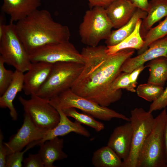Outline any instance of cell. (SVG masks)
<instances>
[{
	"label": "cell",
	"mask_w": 167,
	"mask_h": 167,
	"mask_svg": "<svg viewBox=\"0 0 167 167\" xmlns=\"http://www.w3.org/2000/svg\"><path fill=\"white\" fill-rule=\"evenodd\" d=\"M16 31L29 54L50 44L69 41L68 26L54 21L47 10H38L15 24Z\"/></svg>",
	"instance_id": "2"
},
{
	"label": "cell",
	"mask_w": 167,
	"mask_h": 167,
	"mask_svg": "<svg viewBox=\"0 0 167 167\" xmlns=\"http://www.w3.org/2000/svg\"><path fill=\"white\" fill-rule=\"evenodd\" d=\"M41 5V0H3L1 10L10 16V22L14 23L26 17Z\"/></svg>",
	"instance_id": "15"
},
{
	"label": "cell",
	"mask_w": 167,
	"mask_h": 167,
	"mask_svg": "<svg viewBox=\"0 0 167 167\" xmlns=\"http://www.w3.org/2000/svg\"></svg>",
	"instance_id": "39"
},
{
	"label": "cell",
	"mask_w": 167,
	"mask_h": 167,
	"mask_svg": "<svg viewBox=\"0 0 167 167\" xmlns=\"http://www.w3.org/2000/svg\"><path fill=\"white\" fill-rule=\"evenodd\" d=\"M24 167H44L43 161L38 153L29 154L28 157L23 161Z\"/></svg>",
	"instance_id": "32"
},
{
	"label": "cell",
	"mask_w": 167,
	"mask_h": 167,
	"mask_svg": "<svg viewBox=\"0 0 167 167\" xmlns=\"http://www.w3.org/2000/svg\"><path fill=\"white\" fill-rule=\"evenodd\" d=\"M106 47L101 45L82 49L84 67L71 89L80 96L108 107L122 96V89L113 91L111 85L121 72L123 63L131 57L135 49H126L108 55Z\"/></svg>",
	"instance_id": "1"
},
{
	"label": "cell",
	"mask_w": 167,
	"mask_h": 167,
	"mask_svg": "<svg viewBox=\"0 0 167 167\" xmlns=\"http://www.w3.org/2000/svg\"><path fill=\"white\" fill-rule=\"evenodd\" d=\"M24 73L15 70L14 71L12 81L8 87L0 97V107L8 108L13 120L16 121L18 114L13 104L17 93L23 90Z\"/></svg>",
	"instance_id": "19"
},
{
	"label": "cell",
	"mask_w": 167,
	"mask_h": 167,
	"mask_svg": "<svg viewBox=\"0 0 167 167\" xmlns=\"http://www.w3.org/2000/svg\"><path fill=\"white\" fill-rule=\"evenodd\" d=\"M91 8L98 6L106 8L115 0H87Z\"/></svg>",
	"instance_id": "35"
},
{
	"label": "cell",
	"mask_w": 167,
	"mask_h": 167,
	"mask_svg": "<svg viewBox=\"0 0 167 167\" xmlns=\"http://www.w3.org/2000/svg\"><path fill=\"white\" fill-rule=\"evenodd\" d=\"M5 64L0 56V96H1L11 83L13 79L14 71L7 70L5 67Z\"/></svg>",
	"instance_id": "30"
},
{
	"label": "cell",
	"mask_w": 167,
	"mask_h": 167,
	"mask_svg": "<svg viewBox=\"0 0 167 167\" xmlns=\"http://www.w3.org/2000/svg\"><path fill=\"white\" fill-rule=\"evenodd\" d=\"M146 66L149 71L147 82L163 87L167 81V58L154 59L149 61Z\"/></svg>",
	"instance_id": "24"
},
{
	"label": "cell",
	"mask_w": 167,
	"mask_h": 167,
	"mask_svg": "<svg viewBox=\"0 0 167 167\" xmlns=\"http://www.w3.org/2000/svg\"><path fill=\"white\" fill-rule=\"evenodd\" d=\"M130 73L121 72L113 81L111 89L113 91H117L125 89L128 91L135 92V88L132 86L129 79Z\"/></svg>",
	"instance_id": "29"
},
{
	"label": "cell",
	"mask_w": 167,
	"mask_h": 167,
	"mask_svg": "<svg viewBox=\"0 0 167 167\" xmlns=\"http://www.w3.org/2000/svg\"><path fill=\"white\" fill-rule=\"evenodd\" d=\"M137 8L127 0H115L105 10L113 28L117 29L130 20Z\"/></svg>",
	"instance_id": "16"
},
{
	"label": "cell",
	"mask_w": 167,
	"mask_h": 167,
	"mask_svg": "<svg viewBox=\"0 0 167 167\" xmlns=\"http://www.w3.org/2000/svg\"><path fill=\"white\" fill-rule=\"evenodd\" d=\"M161 57H167V35L152 43L142 54L127 59L122 65L120 71L130 73L146 62Z\"/></svg>",
	"instance_id": "13"
},
{
	"label": "cell",
	"mask_w": 167,
	"mask_h": 167,
	"mask_svg": "<svg viewBox=\"0 0 167 167\" xmlns=\"http://www.w3.org/2000/svg\"><path fill=\"white\" fill-rule=\"evenodd\" d=\"M129 118L133 131L131 146L129 155L122 161V167H136L139 152L152 130L155 119L152 113L142 108L131 110Z\"/></svg>",
	"instance_id": "8"
},
{
	"label": "cell",
	"mask_w": 167,
	"mask_h": 167,
	"mask_svg": "<svg viewBox=\"0 0 167 167\" xmlns=\"http://www.w3.org/2000/svg\"><path fill=\"white\" fill-rule=\"evenodd\" d=\"M49 102L55 108L62 110L71 108L77 109L101 120L109 121L117 118L130 121V118L124 115L80 96L71 89L51 99Z\"/></svg>",
	"instance_id": "5"
},
{
	"label": "cell",
	"mask_w": 167,
	"mask_h": 167,
	"mask_svg": "<svg viewBox=\"0 0 167 167\" xmlns=\"http://www.w3.org/2000/svg\"><path fill=\"white\" fill-rule=\"evenodd\" d=\"M40 140L32 142L27 146L24 151H17L7 155L6 167H21L24 160V155L29 149L36 145H39Z\"/></svg>",
	"instance_id": "28"
},
{
	"label": "cell",
	"mask_w": 167,
	"mask_h": 167,
	"mask_svg": "<svg viewBox=\"0 0 167 167\" xmlns=\"http://www.w3.org/2000/svg\"><path fill=\"white\" fill-rule=\"evenodd\" d=\"M166 109L155 118L152 129L139 152L136 167H167L164 135Z\"/></svg>",
	"instance_id": "3"
},
{
	"label": "cell",
	"mask_w": 167,
	"mask_h": 167,
	"mask_svg": "<svg viewBox=\"0 0 167 167\" xmlns=\"http://www.w3.org/2000/svg\"><path fill=\"white\" fill-rule=\"evenodd\" d=\"M164 141L165 157L167 167V115L166 118L165 128Z\"/></svg>",
	"instance_id": "37"
},
{
	"label": "cell",
	"mask_w": 167,
	"mask_h": 167,
	"mask_svg": "<svg viewBox=\"0 0 167 167\" xmlns=\"http://www.w3.org/2000/svg\"><path fill=\"white\" fill-rule=\"evenodd\" d=\"M167 106V86L161 96L150 105L148 111H153L165 108Z\"/></svg>",
	"instance_id": "31"
},
{
	"label": "cell",
	"mask_w": 167,
	"mask_h": 167,
	"mask_svg": "<svg viewBox=\"0 0 167 167\" xmlns=\"http://www.w3.org/2000/svg\"><path fill=\"white\" fill-rule=\"evenodd\" d=\"M146 17L142 20L140 33L143 38L147 32L156 23L167 17V0L149 1Z\"/></svg>",
	"instance_id": "20"
},
{
	"label": "cell",
	"mask_w": 167,
	"mask_h": 167,
	"mask_svg": "<svg viewBox=\"0 0 167 167\" xmlns=\"http://www.w3.org/2000/svg\"><path fill=\"white\" fill-rule=\"evenodd\" d=\"M167 35V17L156 26L151 28L143 37L144 44L143 47L138 50L139 54L146 50L153 42Z\"/></svg>",
	"instance_id": "26"
},
{
	"label": "cell",
	"mask_w": 167,
	"mask_h": 167,
	"mask_svg": "<svg viewBox=\"0 0 167 167\" xmlns=\"http://www.w3.org/2000/svg\"><path fill=\"white\" fill-rule=\"evenodd\" d=\"M83 67L84 64L74 62L54 63L47 80L36 95L49 101L71 89Z\"/></svg>",
	"instance_id": "4"
},
{
	"label": "cell",
	"mask_w": 167,
	"mask_h": 167,
	"mask_svg": "<svg viewBox=\"0 0 167 167\" xmlns=\"http://www.w3.org/2000/svg\"><path fill=\"white\" fill-rule=\"evenodd\" d=\"M142 19L138 21L135 28L132 33L119 43L112 46H107L105 52L110 55L122 50L132 49L138 50L143 46L144 41L140 33Z\"/></svg>",
	"instance_id": "22"
},
{
	"label": "cell",
	"mask_w": 167,
	"mask_h": 167,
	"mask_svg": "<svg viewBox=\"0 0 167 167\" xmlns=\"http://www.w3.org/2000/svg\"><path fill=\"white\" fill-rule=\"evenodd\" d=\"M147 67L144 65L139 66L130 73L129 79L132 86L135 88L138 84L137 79L140 73Z\"/></svg>",
	"instance_id": "34"
},
{
	"label": "cell",
	"mask_w": 167,
	"mask_h": 167,
	"mask_svg": "<svg viewBox=\"0 0 167 167\" xmlns=\"http://www.w3.org/2000/svg\"><path fill=\"white\" fill-rule=\"evenodd\" d=\"M164 88L162 86L148 83L138 86L136 92L139 97L149 102H153L162 94Z\"/></svg>",
	"instance_id": "27"
},
{
	"label": "cell",
	"mask_w": 167,
	"mask_h": 167,
	"mask_svg": "<svg viewBox=\"0 0 167 167\" xmlns=\"http://www.w3.org/2000/svg\"><path fill=\"white\" fill-rule=\"evenodd\" d=\"M58 111L60 116L59 122L53 129L48 131L45 137L41 140L39 145L46 140L58 136H64L70 132H74L85 137L90 136V133L81 123L75 120L74 122L71 121L59 108H55Z\"/></svg>",
	"instance_id": "17"
},
{
	"label": "cell",
	"mask_w": 167,
	"mask_h": 167,
	"mask_svg": "<svg viewBox=\"0 0 167 167\" xmlns=\"http://www.w3.org/2000/svg\"><path fill=\"white\" fill-rule=\"evenodd\" d=\"M137 8L147 12L149 1L148 0H127Z\"/></svg>",
	"instance_id": "36"
},
{
	"label": "cell",
	"mask_w": 167,
	"mask_h": 167,
	"mask_svg": "<svg viewBox=\"0 0 167 167\" xmlns=\"http://www.w3.org/2000/svg\"><path fill=\"white\" fill-rule=\"evenodd\" d=\"M64 140L57 137L46 140L39 145L38 153L41 157L45 167H56L54 162L66 159L67 155L62 151Z\"/></svg>",
	"instance_id": "18"
},
{
	"label": "cell",
	"mask_w": 167,
	"mask_h": 167,
	"mask_svg": "<svg viewBox=\"0 0 167 167\" xmlns=\"http://www.w3.org/2000/svg\"><path fill=\"white\" fill-rule=\"evenodd\" d=\"M4 136L0 130V167H5L7 153L6 148L4 144L3 140Z\"/></svg>",
	"instance_id": "33"
},
{
	"label": "cell",
	"mask_w": 167,
	"mask_h": 167,
	"mask_svg": "<svg viewBox=\"0 0 167 167\" xmlns=\"http://www.w3.org/2000/svg\"><path fill=\"white\" fill-rule=\"evenodd\" d=\"M62 110L67 117L74 118L81 124L91 127L97 132H100L105 128L103 123L96 120L94 118L89 114L79 113L75 108H69Z\"/></svg>",
	"instance_id": "25"
},
{
	"label": "cell",
	"mask_w": 167,
	"mask_h": 167,
	"mask_svg": "<svg viewBox=\"0 0 167 167\" xmlns=\"http://www.w3.org/2000/svg\"><path fill=\"white\" fill-rule=\"evenodd\" d=\"M24 113L33 123L40 128L49 130L55 127L59 122L60 116L58 110L49 103L36 94L31 95L29 99L21 96L18 98Z\"/></svg>",
	"instance_id": "9"
},
{
	"label": "cell",
	"mask_w": 167,
	"mask_h": 167,
	"mask_svg": "<svg viewBox=\"0 0 167 167\" xmlns=\"http://www.w3.org/2000/svg\"><path fill=\"white\" fill-rule=\"evenodd\" d=\"M133 131L130 122L115 128L110 135L107 145L123 161L128 158L131 149Z\"/></svg>",
	"instance_id": "14"
},
{
	"label": "cell",
	"mask_w": 167,
	"mask_h": 167,
	"mask_svg": "<svg viewBox=\"0 0 167 167\" xmlns=\"http://www.w3.org/2000/svg\"><path fill=\"white\" fill-rule=\"evenodd\" d=\"M0 56L5 63L24 73L29 69L32 63L29 54L16 31L15 24H7L0 36Z\"/></svg>",
	"instance_id": "7"
},
{
	"label": "cell",
	"mask_w": 167,
	"mask_h": 167,
	"mask_svg": "<svg viewBox=\"0 0 167 167\" xmlns=\"http://www.w3.org/2000/svg\"><path fill=\"white\" fill-rule=\"evenodd\" d=\"M24 122L21 127L15 134L11 137L8 142H3L7 155L21 151L24 147L32 142L41 140L48 131L36 127L24 113Z\"/></svg>",
	"instance_id": "11"
},
{
	"label": "cell",
	"mask_w": 167,
	"mask_h": 167,
	"mask_svg": "<svg viewBox=\"0 0 167 167\" xmlns=\"http://www.w3.org/2000/svg\"><path fill=\"white\" fill-rule=\"evenodd\" d=\"M122 161L115 152L107 145L93 153L92 162L95 167H122Z\"/></svg>",
	"instance_id": "23"
},
{
	"label": "cell",
	"mask_w": 167,
	"mask_h": 167,
	"mask_svg": "<svg viewBox=\"0 0 167 167\" xmlns=\"http://www.w3.org/2000/svg\"><path fill=\"white\" fill-rule=\"evenodd\" d=\"M147 14V11L137 8L132 17L127 23L116 30L112 31L105 40V42L106 46L115 45L129 36L135 30L138 20L144 19Z\"/></svg>",
	"instance_id": "21"
},
{
	"label": "cell",
	"mask_w": 167,
	"mask_h": 167,
	"mask_svg": "<svg viewBox=\"0 0 167 167\" xmlns=\"http://www.w3.org/2000/svg\"><path fill=\"white\" fill-rule=\"evenodd\" d=\"M4 14L2 12L0 15V36L2 34L5 27L7 25L5 23Z\"/></svg>",
	"instance_id": "38"
},
{
	"label": "cell",
	"mask_w": 167,
	"mask_h": 167,
	"mask_svg": "<svg viewBox=\"0 0 167 167\" xmlns=\"http://www.w3.org/2000/svg\"><path fill=\"white\" fill-rule=\"evenodd\" d=\"M31 62H43L54 64L74 62L84 64L82 55L69 41L47 45L29 54Z\"/></svg>",
	"instance_id": "10"
},
{
	"label": "cell",
	"mask_w": 167,
	"mask_h": 167,
	"mask_svg": "<svg viewBox=\"0 0 167 167\" xmlns=\"http://www.w3.org/2000/svg\"><path fill=\"white\" fill-rule=\"evenodd\" d=\"M113 28L105 8L94 7L87 11L79 30L82 42L87 46L98 45L102 40L109 36Z\"/></svg>",
	"instance_id": "6"
},
{
	"label": "cell",
	"mask_w": 167,
	"mask_h": 167,
	"mask_svg": "<svg viewBox=\"0 0 167 167\" xmlns=\"http://www.w3.org/2000/svg\"><path fill=\"white\" fill-rule=\"evenodd\" d=\"M53 64L43 62H32L24 74L23 90L27 95L36 94L47 80Z\"/></svg>",
	"instance_id": "12"
}]
</instances>
